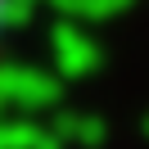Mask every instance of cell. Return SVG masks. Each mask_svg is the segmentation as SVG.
<instances>
[{"label": "cell", "instance_id": "obj_1", "mask_svg": "<svg viewBox=\"0 0 149 149\" xmlns=\"http://www.w3.org/2000/svg\"><path fill=\"white\" fill-rule=\"evenodd\" d=\"M9 9H14V0H0V32H5V23H9Z\"/></svg>", "mask_w": 149, "mask_h": 149}]
</instances>
